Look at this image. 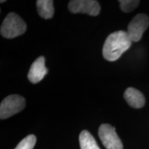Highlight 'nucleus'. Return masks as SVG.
I'll list each match as a JSON object with an SVG mask.
<instances>
[{"label": "nucleus", "mask_w": 149, "mask_h": 149, "mask_svg": "<svg viewBox=\"0 0 149 149\" xmlns=\"http://www.w3.org/2000/svg\"><path fill=\"white\" fill-rule=\"evenodd\" d=\"M132 40L127 32L118 31L110 34L104 44L102 54L108 61H116L131 46Z\"/></svg>", "instance_id": "f257e3e1"}, {"label": "nucleus", "mask_w": 149, "mask_h": 149, "mask_svg": "<svg viewBox=\"0 0 149 149\" xmlns=\"http://www.w3.org/2000/svg\"><path fill=\"white\" fill-rule=\"evenodd\" d=\"M26 31L25 22L15 13H10L1 26L0 33L3 37L12 39L23 35Z\"/></svg>", "instance_id": "f03ea898"}, {"label": "nucleus", "mask_w": 149, "mask_h": 149, "mask_svg": "<svg viewBox=\"0 0 149 149\" xmlns=\"http://www.w3.org/2000/svg\"><path fill=\"white\" fill-rule=\"evenodd\" d=\"M26 107L25 99L19 95H11L0 104V118L5 120L22 111Z\"/></svg>", "instance_id": "7ed1b4c3"}, {"label": "nucleus", "mask_w": 149, "mask_h": 149, "mask_svg": "<svg viewBox=\"0 0 149 149\" xmlns=\"http://www.w3.org/2000/svg\"><path fill=\"white\" fill-rule=\"evenodd\" d=\"M98 135L107 149H123L122 142L115 132V127L110 124H102L99 128Z\"/></svg>", "instance_id": "20e7f679"}, {"label": "nucleus", "mask_w": 149, "mask_h": 149, "mask_svg": "<svg viewBox=\"0 0 149 149\" xmlns=\"http://www.w3.org/2000/svg\"><path fill=\"white\" fill-rule=\"evenodd\" d=\"M149 26L148 17L144 13L137 14L130 22L127 33L132 42H137L142 37L143 33Z\"/></svg>", "instance_id": "39448f33"}, {"label": "nucleus", "mask_w": 149, "mask_h": 149, "mask_svg": "<svg viewBox=\"0 0 149 149\" xmlns=\"http://www.w3.org/2000/svg\"><path fill=\"white\" fill-rule=\"evenodd\" d=\"M100 5L95 0H72L68 3V10L72 13H85L91 16L100 14Z\"/></svg>", "instance_id": "423d86ee"}, {"label": "nucleus", "mask_w": 149, "mask_h": 149, "mask_svg": "<svg viewBox=\"0 0 149 149\" xmlns=\"http://www.w3.org/2000/svg\"><path fill=\"white\" fill-rule=\"evenodd\" d=\"M47 72L48 69L45 66V58L41 56L35 59L31 65L28 74V78L31 82L37 84L42 81Z\"/></svg>", "instance_id": "0eeeda50"}, {"label": "nucleus", "mask_w": 149, "mask_h": 149, "mask_svg": "<svg viewBox=\"0 0 149 149\" xmlns=\"http://www.w3.org/2000/svg\"><path fill=\"white\" fill-rule=\"evenodd\" d=\"M124 97L128 105L135 109H141L144 106L145 97L140 91L133 87H129L125 91Z\"/></svg>", "instance_id": "6e6552de"}, {"label": "nucleus", "mask_w": 149, "mask_h": 149, "mask_svg": "<svg viewBox=\"0 0 149 149\" xmlns=\"http://www.w3.org/2000/svg\"><path fill=\"white\" fill-rule=\"evenodd\" d=\"M37 9L41 17L48 19L54 15L53 1L51 0H37Z\"/></svg>", "instance_id": "1a4fd4ad"}, {"label": "nucleus", "mask_w": 149, "mask_h": 149, "mask_svg": "<svg viewBox=\"0 0 149 149\" xmlns=\"http://www.w3.org/2000/svg\"><path fill=\"white\" fill-rule=\"evenodd\" d=\"M79 139L81 149H100L95 139L88 130H82L79 134Z\"/></svg>", "instance_id": "9d476101"}, {"label": "nucleus", "mask_w": 149, "mask_h": 149, "mask_svg": "<svg viewBox=\"0 0 149 149\" xmlns=\"http://www.w3.org/2000/svg\"><path fill=\"white\" fill-rule=\"evenodd\" d=\"M36 137L34 135H29L19 143L15 149H33L36 144Z\"/></svg>", "instance_id": "9b49d317"}, {"label": "nucleus", "mask_w": 149, "mask_h": 149, "mask_svg": "<svg viewBox=\"0 0 149 149\" xmlns=\"http://www.w3.org/2000/svg\"><path fill=\"white\" fill-rule=\"evenodd\" d=\"M120 6L121 10L124 13H130L135 10L140 3L138 0H120Z\"/></svg>", "instance_id": "f8f14e48"}, {"label": "nucleus", "mask_w": 149, "mask_h": 149, "mask_svg": "<svg viewBox=\"0 0 149 149\" xmlns=\"http://www.w3.org/2000/svg\"><path fill=\"white\" fill-rule=\"evenodd\" d=\"M3 2H5V1H1V3H3Z\"/></svg>", "instance_id": "ddd939ff"}]
</instances>
